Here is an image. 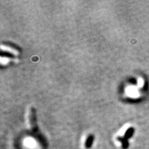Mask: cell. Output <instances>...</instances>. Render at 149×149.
<instances>
[{
  "instance_id": "obj_4",
  "label": "cell",
  "mask_w": 149,
  "mask_h": 149,
  "mask_svg": "<svg viewBox=\"0 0 149 149\" xmlns=\"http://www.w3.org/2000/svg\"><path fill=\"white\" fill-rule=\"evenodd\" d=\"M132 133H133V129H132V128H130L128 129L127 131L126 132L125 137H124V138H125L126 140H127V138H128L129 137H130Z\"/></svg>"
},
{
  "instance_id": "obj_1",
  "label": "cell",
  "mask_w": 149,
  "mask_h": 149,
  "mask_svg": "<svg viewBox=\"0 0 149 149\" xmlns=\"http://www.w3.org/2000/svg\"><path fill=\"white\" fill-rule=\"evenodd\" d=\"M28 123L32 130H35L37 128V118H36V111L34 107H31L29 110Z\"/></svg>"
},
{
  "instance_id": "obj_3",
  "label": "cell",
  "mask_w": 149,
  "mask_h": 149,
  "mask_svg": "<svg viewBox=\"0 0 149 149\" xmlns=\"http://www.w3.org/2000/svg\"><path fill=\"white\" fill-rule=\"evenodd\" d=\"M93 136L92 135H90L88 136L87 139L86 140V143H85V146L86 148H90L91 146L93 144Z\"/></svg>"
},
{
  "instance_id": "obj_2",
  "label": "cell",
  "mask_w": 149,
  "mask_h": 149,
  "mask_svg": "<svg viewBox=\"0 0 149 149\" xmlns=\"http://www.w3.org/2000/svg\"><path fill=\"white\" fill-rule=\"evenodd\" d=\"M1 48L2 50H5V51L9 52V53L13 54V55H19V51L16 48H13L12 46H10L7 45H4V44H1Z\"/></svg>"
}]
</instances>
